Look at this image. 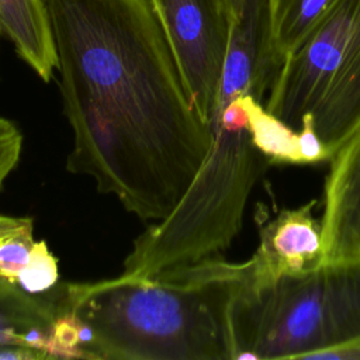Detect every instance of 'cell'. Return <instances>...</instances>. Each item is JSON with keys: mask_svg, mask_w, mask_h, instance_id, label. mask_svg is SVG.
Instances as JSON below:
<instances>
[{"mask_svg": "<svg viewBox=\"0 0 360 360\" xmlns=\"http://www.w3.org/2000/svg\"><path fill=\"white\" fill-rule=\"evenodd\" d=\"M73 134L68 172L160 221L211 145L150 0H44Z\"/></svg>", "mask_w": 360, "mask_h": 360, "instance_id": "6da1fadb", "label": "cell"}, {"mask_svg": "<svg viewBox=\"0 0 360 360\" xmlns=\"http://www.w3.org/2000/svg\"><path fill=\"white\" fill-rule=\"evenodd\" d=\"M249 262L219 255L150 277L56 284L80 359L232 360L231 307Z\"/></svg>", "mask_w": 360, "mask_h": 360, "instance_id": "7a4b0ae2", "label": "cell"}, {"mask_svg": "<svg viewBox=\"0 0 360 360\" xmlns=\"http://www.w3.org/2000/svg\"><path fill=\"white\" fill-rule=\"evenodd\" d=\"M270 86L260 51L246 42L229 45L208 122V152L174 210L134 240L121 274L150 277L229 248L242 228L252 188L271 166L252 142L248 115V97L262 101Z\"/></svg>", "mask_w": 360, "mask_h": 360, "instance_id": "3957f363", "label": "cell"}, {"mask_svg": "<svg viewBox=\"0 0 360 360\" xmlns=\"http://www.w3.org/2000/svg\"><path fill=\"white\" fill-rule=\"evenodd\" d=\"M246 281L231 307L232 360H312L360 336V262Z\"/></svg>", "mask_w": 360, "mask_h": 360, "instance_id": "277c9868", "label": "cell"}, {"mask_svg": "<svg viewBox=\"0 0 360 360\" xmlns=\"http://www.w3.org/2000/svg\"><path fill=\"white\" fill-rule=\"evenodd\" d=\"M266 108L295 131L309 114L330 158L360 128V0H333L284 59Z\"/></svg>", "mask_w": 360, "mask_h": 360, "instance_id": "5b68a950", "label": "cell"}, {"mask_svg": "<svg viewBox=\"0 0 360 360\" xmlns=\"http://www.w3.org/2000/svg\"><path fill=\"white\" fill-rule=\"evenodd\" d=\"M190 101L208 125L217 104L231 20L215 0H150Z\"/></svg>", "mask_w": 360, "mask_h": 360, "instance_id": "8992f818", "label": "cell"}, {"mask_svg": "<svg viewBox=\"0 0 360 360\" xmlns=\"http://www.w3.org/2000/svg\"><path fill=\"white\" fill-rule=\"evenodd\" d=\"M316 201L281 210L259 228V245L249 262L248 284L267 285L284 276H298L323 266L321 219Z\"/></svg>", "mask_w": 360, "mask_h": 360, "instance_id": "52a82bcc", "label": "cell"}, {"mask_svg": "<svg viewBox=\"0 0 360 360\" xmlns=\"http://www.w3.org/2000/svg\"><path fill=\"white\" fill-rule=\"evenodd\" d=\"M329 162L321 217L323 264L360 262V128Z\"/></svg>", "mask_w": 360, "mask_h": 360, "instance_id": "ba28073f", "label": "cell"}, {"mask_svg": "<svg viewBox=\"0 0 360 360\" xmlns=\"http://www.w3.org/2000/svg\"><path fill=\"white\" fill-rule=\"evenodd\" d=\"M58 315L56 285L42 294H30L0 276V347L21 345L55 357L53 325Z\"/></svg>", "mask_w": 360, "mask_h": 360, "instance_id": "9c48e42d", "label": "cell"}, {"mask_svg": "<svg viewBox=\"0 0 360 360\" xmlns=\"http://www.w3.org/2000/svg\"><path fill=\"white\" fill-rule=\"evenodd\" d=\"M333 0H266L271 44L280 65L294 52Z\"/></svg>", "mask_w": 360, "mask_h": 360, "instance_id": "30bf717a", "label": "cell"}, {"mask_svg": "<svg viewBox=\"0 0 360 360\" xmlns=\"http://www.w3.org/2000/svg\"><path fill=\"white\" fill-rule=\"evenodd\" d=\"M248 115L252 142L271 165H302L298 131L270 112L253 96L248 97Z\"/></svg>", "mask_w": 360, "mask_h": 360, "instance_id": "8fae6325", "label": "cell"}, {"mask_svg": "<svg viewBox=\"0 0 360 360\" xmlns=\"http://www.w3.org/2000/svg\"><path fill=\"white\" fill-rule=\"evenodd\" d=\"M58 259L45 240H35L30 259L15 283L30 294H42L52 290L58 284Z\"/></svg>", "mask_w": 360, "mask_h": 360, "instance_id": "7c38bea8", "label": "cell"}, {"mask_svg": "<svg viewBox=\"0 0 360 360\" xmlns=\"http://www.w3.org/2000/svg\"><path fill=\"white\" fill-rule=\"evenodd\" d=\"M32 225L0 238V276L15 283L17 276L25 267L32 248Z\"/></svg>", "mask_w": 360, "mask_h": 360, "instance_id": "4fadbf2b", "label": "cell"}, {"mask_svg": "<svg viewBox=\"0 0 360 360\" xmlns=\"http://www.w3.org/2000/svg\"><path fill=\"white\" fill-rule=\"evenodd\" d=\"M22 149V134L18 125L0 115V191L7 177L20 162Z\"/></svg>", "mask_w": 360, "mask_h": 360, "instance_id": "5bb4252c", "label": "cell"}, {"mask_svg": "<svg viewBox=\"0 0 360 360\" xmlns=\"http://www.w3.org/2000/svg\"><path fill=\"white\" fill-rule=\"evenodd\" d=\"M300 134V152H301V159L302 163H318L323 160H329L330 155L318 136L314 124H312V117L307 114L302 118L301 128L298 131Z\"/></svg>", "mask_w": 360, "mask_h": 360, "instance_id": "9a60e30c", "label": "cell"}, {"mask_svg": "<svg viewBox=\"0 0 360 360\" xmlns=\"http://www.w3.org/2000/svg\"><path fill=\"white\" fill-rule=\"evenodd\" d=\"M312 360H360V336L314 356Z\"/></svg>", "mask_w": 360, "mask_h": 360, "instance_id": "2e32d148", "label": "cell"}, {"mask_svg": "<svg viewBox=\"0 0 360 360\" xmlns=\"http://www.w3.org/2000/svg\"><path fill=\"white\" fill-rule=\"evenodd\" d=\"M31 225H32V218H30V217L0 215V238L7 233L31 226Z\"/></svg>", "mask_w": 360, "mask_h": 360, "instance_id": "e0dca14e", "label": "cell"}, {"mask_svg": "<svg viewBox=\"0 0 360 360\" xmlns=\"http://www.w3.org/2000/svg\"><path fill=\"white\" fill-rule=\"evenodd\" d=\"M219 8L225 13V15L232 21L235 15L240 11L245 0H215Z\"/></svg>", "mask_w": 360, "mask_h": 360, "instance_id": "ac0fdd59", "label": "cell"}]
</instances>
